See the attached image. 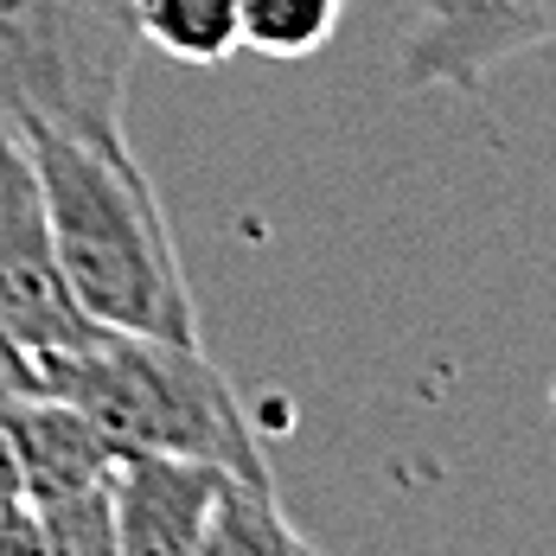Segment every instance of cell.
<instances>
[{"label": "cell", "mask_w": 556, "mask_h": 556, "mask_svg": "<svg viewBox=\"0 0 556 556\" xmlns=\"http://www.w3.org/2000/svg\"><path fill=\"white\" fill-rule=\"evenodd\" d=\"M39 371L46 390L84 409L122 454H179L237 480H276L250 409L205 358V339L90 327L84 339L46 352Z\"/></svg>", "instance_id": "2"}, {"label": "cell", "mask_w": 556, "mask_h": 556, "mask_svg": "<svg viewBox=\"0 0 556 556\" xmlns=\"http://www.w3.org/2000/svg\"><path fill=\"white\" fill-rule=\"evenodd\" d=\"M0 556H46L39 525H33L26 505H0Z\"/></svg>", "instance_id": "12"}, {"label": "cell", "mask_w": 556, "mask_h": 556, "mask_svg": "<svg viewBox=\"0 0 556 556\" xmlns=\"http://www.w3.org/2000/svg\"><path fill=\"white\" fill-rule=\"evenodd\" d=\"M345 20V0H237L243 52L256 58H314Z\"/></svg>", "instance_id": "10"}, {"label": "cell", "mask_w": 556, "mask_h": 556, "mask_svg": "<svg viewBox=\"0 0 556 556\" xmlns=\"http://www.w3.org/2000/svg\"><path fill=\"white\" fill-rule=\"evenodd\" d=\"M58 269L90 327L199 339V301L173 243L154 179L128 154V135L26 128Z\"/></svg>", "instance_id": "1"}, {"label": "cell", "mask_w": 556, "mask_h": 556, "mask_svg": "<svg viewBox=\"0 0 556 556\" xmlns=\"http://www.w3.org/2000/svg\"><path fill=\"white\" fill-rule=\"evenodd\" d=\"M141 46L179 58V64H224L243 52L237 0H128Z\"/></svg>", "instance_id": "9"}, {"label": "cell", "mask_w": 556, "mask_h": 556, "mask_svg": "<svg viewBox=\"0 0 556 556\" xmlns=\"http://www.w3.org/2000/svg\"><path fill=\"white\" fill-rule=\"evenodd\" d=\"M20 454V500L46 556H115V467L122 447L64 396L39 390L0 409Z\"/></svg>", "instance_id": "4"}, {"label": "cell", "mask_w": 556, "mask_h": 556, "mask_svg": "<svg viewBox=\"0 0 556 556\" xmlns=\"http://www.w3.org/2000/svg\"><path fill=\"white\" fill-rule=\"evenodd\" d=\"M556 46V0H422L396 77L409 90H480L500 64Z\"/></svg>", "instance_id": "6"}, {"label": "cell", "mask_w": 556, "mask_h": 556, "mask_svg": "<svg viewBox=\"0 0 556 556\" xmlns=\"http://www.w3.org/2000/svg\"><path fill=\"white\" fill-rule=\"evenodd\" d=\"M0 327L39 358L90 333L84 307L71 301V281L58 269L33 148L7 122H0Z\"/></svg>", "instance_id": "5"}, {"label": "cell", "mask_w": 556, "mask_h": 556, "mask_svg": "<svg viewBox=\"0 0 556 556\" xmlns=\"http://www.w3.org/2000/svg\"><path fill=\"white\" fill-rule=\"evenodd\" d=\"M135 46L128 0H0V122L128 135Z\"/></svg>", "instance_id": "3"}, {"label": "cell", "mask_w": 556, "mask_h": 556, "mask_svg": "<svg viewBox=\"0 0 556 556\" xmlns=\"http://www.w3.org/2000/svg\"><path fill=\"white\" fill-rule=\"evenodd\" d=\"M46 390V371H39V352H26L20 339L0 327V409L20 403V396H39Z\"/></svg>", "instance_id": "11"}, {"label": "cell", "mask_w": 556, "mask_h": 556, "mask_svg": "<svg viewBox=\"0 0 556 556\" xmlns=\"http://www.w3.org/2000/svg\"><path fill=\"white\" fill-rule=\"evenodd\" d=\"M0 505H26L20 500V454H13V435H7V416H0Z\"/></svg>", "instance_id": "13"}, {"label": "cell", "mask_w": 556, "mask_h": 556, "mask_svg": "<svg viewBox=\"0 0 556 556\" xmlns=\"http://www.w3.org/2000/svg\"><path fill=\"white\" fill-rule=\"evenodd\" d=\"M224 467L179 454H122L115 467V556H199Z\"/></svg>", "instance_id": "7"}, {"label": "cell", "mask_w": 556, "mask_h": 556, "mask_svg": "<svg viewBox=\"0 0 556 556\" xmlns=\"http://www.w3.org/2000/svg\"><path fill=\"white\" fill-rule=\"evenodd\" d=\"M314 551L276 500V480H237L224 473L218 505L205 518V544L199 556H301Z\"/></svg>", "instance_id": "8"}]
</instances>
